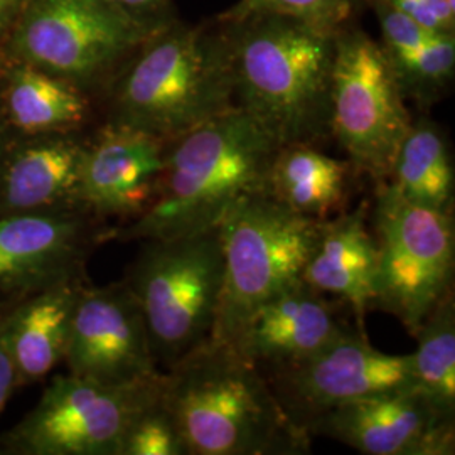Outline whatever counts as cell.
I'll return each instance as SVG.
<instances>
[{"label": "cell", "mask_w": 455, "mask_h": 455, "mask_svg": "<svg viewBox=\"0 0 455 455\" xmlns=\"http://www.w3.org/2000/svg\"><path fill=\"white\" fill-rule=\"evenodd\" d=\"M152 204L116 240L144 242L203 233L218 228L243 197L268 191L280 146L235 107L171 140Z\"/></svg>", "instance_id": "6da1fadb"}, {"label": "cell", "mask_w": 455, "mask_h": 455, "mask_svg": "<svg viewBox=\"0 0 455 455\" xmlns=\"http://www.w3.org/2000/svg\"><path fill=\"white\" fill-rule=\"evenodd\" d=\"M163 403L188 455H302L310 440L265 374L229 342L206 339L164 371Z\"/></svg>", "instance_id": "7a4b0ae2"}, {"label": "cell", "mask_w": 455, "mask_h": 455, "mask_svg": "<svg viewBox=\"0 0 455 455\" xmlns=\"http://www.w3.org/2000/svg\"><path fill=\"white\" fill-rule=\"evenodd\" d=\"M233 49L236 107L280 147L331 135V90L339 33L293 17L223 22Z\"/></svg>", "instance_id": "3957f363"}, {"label": "cell", "mask_w": 455, "mask_h": 455, "mask_svg": "<svg viewBox=\"0 0 455 455\" xmlns=\"http://www.w3.org/2000/svg\"><path fill=\"white\" fill-rule=\"evenodd\" d=\"M172 22L150 36L118 78L110 124L171 142L236 107L227 24Z\"/></svg>", "instance_id": "277c9868"}, {"label": "cell", "mask_w": 455, "mask_h": 455, "mask_svg": "<svg viewBox=\"0 0 455 455\" xmlns=\"http://www.w3.org/2000/svg\"><path fill=\"white\" fill-rule=\"evenodd\" d=\"M321 225L268 191L235 204L220 225L225 274L212 339L235 344L261 304L302 280Z\"/></svg>", "instance_id": "5b68a950"}, {"label": "cell", "mask_w": 455, "mask_h": 455, "mask_svg": "<svg viewBox=\"0 0 455 455\" xmlns=\"http://www.w3.org/2000/svg\"><path fill=\"white\" fill-rule=\"evenodd\" d=\"M125 282L146 317L161 371L210 339L223 291L220 227L144 240Z\"/></svg>", "instance_id": "8992f818"}, {"label": "cell", "mask_w": 455, "mask_h": 455, "mask_svg": "<svg viewBox=\"0 0 455 455\" xmlns=\"http://www.w3.org/2000/svg\"><path fill=\"white\" fill-rule=\"evenodd\" d=\"M378 274L374 307L396 317L411 336L452 292L455 229L452 212L417 206L390 180L374 203Z\"/></svg>", "instance_id": "52a82bcc"}, {"label": "cell", "mask_w": 455, "mask_h": 455, "mask_svg": "<svg viewBox=\"0 0 455 455\" xmlns=\"http://www.w3.org/2000/svg\"><path fill=\"white\" fill-rule=\"evenodd\" d=\"M164 371L133 385L58 374L20 422L0 437V454L124 455L132 425L163 393Z\"/></svg>", "instance_id": "ba28073f"}, {"label": "cell", "mask_w": 455, "mask_h": 455, "mask_svg": "<svg viewBox=\"0 0 455 455\" xmlns=\"http://www.w3.org/2000/svg\"><path fill=\"white\" fill-rule=\"evenodd\" d=\"M411 127L407 100L381 44L358 29L338 36L331 90V135L363 174L390 180Z\"/></svg>", "instance_id": "9c48e42d"}, {"label": "cell", "mask_w": 455, "mask_h": 455, "mask_svg": "<svg viewBox=\"0 0 455 455\" xmlns=\"http://www.w3.org/2000/svg\"><path fill=\"white\" fill-rule=\"evenodd\" d=\"M154 36L107 0H26L9 41L14 61L83 90Z\"/></svg>", "instance_id": "30bf717a"}, {"label": "cell", "mask_w": 455, "mask_h": 455, "mask_svg": "<svg viewBox=\"0 0 455 455\" xmlns=\"http://www.w3.org/2000/svg\"><path fill=\"white\" fill-rule=\"evenodd\" d=\"M261 373L287 417L307 435L312 425L334 408L413 388L411 356L376 349L358 325L309 358Z\"/></svg>", "instance_id": "8fae6325"}, {"label": "cell", "mask_w": 455, "mask_h": 455, "mask_svg": "<svg viewBox=\"0 0 455 455\" xmlns=\"http://www.w3.org/2000/svg\"><path fill=\"white\" fill-rule=\"evenodd\" d=\"M63 363L68 373L103 385L144 383L163 373L146 317L129 283L80 289Z\"/></svg>", "instance_id": "7c38bea8"}, {"label": "cell", "mask_w": 455, "mask_h": 455, "mask_svg": "<svg viewBox=\"0 0 455 455\" xmlns=\"http://www.w3.org/2000/svg\"><path fill=\"white\" fill-rule=\"evenodd\" d=\"M95 221L82 208L0 216V292L22 299L82 280Z\"/></svg>", "instance_id": "4fadbf2b"}, {"label": "cell", "mask_w": 455, "mask_h": 455, "mask_svg": "<svg viewBox=\"0 0 455 455\" xmlns=\"http://www.w3.org/2000/svg\"><path fill=\"white\" fill-rule=\"evenodd\" d=\"M366 455H452L455 419L415 388L381 393L334 408L310 428Z\"/></svg>", "instance_id": "5bb4252c"}, {"label": "cell", "mask_w": 455, "mask_h": 455, "mask_svg": "<svg viewBox=\"0 0 455 455\" xmlns=\"http://www.w3.org/2000/svg\"><path fill=\"white\" fill-rule=\"evenodd\" d=\"M165 140L108 124L84 146L78 204L95 220L133 221L156 199L163 176Z\"/></svg>", "instance_id": "9a60e30c"}, {"label": "cell", "mask_w": 455, "mask_h": 455, "mask_svg": "<svg viewBox=\"0 0 455 455\" xmlns=\"http://www.w3.org/2000/svg\"><path fill=\"white\" fill-rule=\"evenodd\" d=\"M344 309H349L344 302L327 300L302 278L261 304L233 346L260 371L280 368L309 358L356 327L346 321Z\"/></svg>", "instance_id": "2e32d148"}, {"label": "cell", "mask_w": 455, "mask_h": 455, "mask_svg": "<svg viewBox=\"0 0 455 455\" xmlns=\"http://www.w3.org/2000/svg\"><path fill=\"white\" fill-rule=\"evenodd\" d=\"M84 144L69 133L20 135L0 146V216L80 208Z\"/></svg>", "instance_id": "e0dca14e"}, {"label": "cell", "mask_w": 455, "mask_h": 455, "mask_svg": "<svg viewBox=\"0 0 455 455\" xmlns=\"http://www.w3.org/2000/svg\"><path fill=\"white\" fill-rule=\"evenodd\" d=\"M378 243L363 208L323 220L321 233L304 270V282L344 302L364 329V315L374 307Z\"/></svg>", "instance_id": "ac0fdd59"}, {"label": "cell", "mask_w": 455, "mask_h": 455, "mask_svg": "<svg viewBox=\"0 0 455 455\" xmlns=\"http://www.w3.org/2000/svg\"><path fill=\"white\" fill-rule=\"evenodd\" d=\"M83 280H71L17 299L7 312L5 332L17 388L43 381L63 363L73 310Z\"/></svg>", "instance_id": "d6986e66"}, {"label": "cell", "mask_w": 455, "mask_h": 455, "mask_svg": "<svg viewBox=\"0 0 455 455\" xmlns=\"http://www.w3.org/2000/svg\"><path fill=\"white\" fill-rule=\"evenodd\" d=\"M5 127L19 135L71 133L90 112L82 90L36 66L14 61L0 83Z\"/></svg>", "instance_id": "ffe728a7"}, {"label": "cell", "mask_w": 455, "mask_h": 455, "mask_svg": "<svg viewBox=\"0 0 455 455\" xmlns=\"http://www.w3.org/2000/svg\"><path fill=\"white\" fill-rule=\"evenodd\" d=\"M349 163L334 159L310 144L278 148L270 169L268 193L292 212L327 220L347 193Z\"/></svg>", "instance_id": "44dd1931"}, {"label": "cell", "mask_w": 455, "mask_h": 455, "mask_svg": "<svg viewBox=\"0 0 455 455\" xmlns=\"http://www.w3.org/2000/svg\"><path fill=\"white\" fill-rule=\"evenodd\" d=\"M390 182L417 206L452 212L454 165L447 140L434 122H411L398 150Z\"/></svg>", "instance_id": "7402d4cb"}, {"label": "cell", "mask_w": 455, "mask_h": 455, "mask_svg": "<svg viewBox=\"0 0 455 455\" xmlns=\"http://www.w3.org/2000/svg\"><path fill=\"white\" fill-rule=\"evenodd\" d=\"M411 353L413 388L443 415L455 419V302L447 293L415 334Z\"/></svg>", "instance_id": "603a6c76"}, {"label": "cell", "mask_w": 455, "mask_h": 455, "mask_svg": "<svg viewBox=\"0 0 455 455\" xmlns=\"http://www.w3.org/2000/svg\"><path fill=\"white\" fill-rule=\"evenodd\" d=\"M387 56L403 97L419 105L434 103L454 78V34H439L420 48Z\"/></svg>", "instance_id": "cb8c5ba5"}, {"label": "cell", "mask_w": 455, "mask_h": 455, "mask_svg": "<svg viewBox=\"0 0 455 455\" xmlns=\"http://www.w3.org/2000/svg\"><path fill=\"white\" fill-rule=\"evenodd\" d=\"M359 0H238L218 22H240L261 14L293 17L319 29L341 33L353 17Z\"/></svg>", "instance_id": "d4e9b609"}, {"label": "cell", "mask_w": 455, "mask_h": 455, "mask_svg": "<svg viewBox=\"0 0 455 455\" xmlns=\"http://www.w3.org/2000/svg\"><path fill=\"white\" fill-rule=\"evenodd\" d=\"M124 455H188L178 425L163 398L147 408L132 425Z\"/></svg>", "instance_id": "484cf974"}, {"label": "cell", "mask_w": 455, "mask_h": 455, "mask_svg": "<svg viewBox=\"0 0 455 455\" xmlns=\"http://www.w3.org/2000/svg\"><path fill=\"white\" fill-rule=\"evenodd\" d=\"M373 9L383 34L381 46L387 52H402L420 48L435 36H439L396 11L387 0H373Z\"/></svg>", "instance_id": "4316f807"}, {"label": "cell", "mask_w": 455, "mask_h": 455, "mask_svg": "<svg viewBox=\"0 0 455 455\" xmlns=\"http://www.w3.org/2000/svg\"><path fill=\"white\" fill-rule=\"evenodd\" d=\"M396 11L425 29L437 34H454V0H387Z\"/></svg>", "instance_id": "83f0119b"}, {"label": "cell", "mask_w": 455, "mask_h": 455, "mask_svg": "<svg viewBox=\"0 0 455 455\" xmlns=\"http://www.w3.org/2000/svg\"><path fill=\"white\" fill-rule=\"evenodd\" d=\"M115 9L131 17L147 31L152 34L163 31L164 28L171 26L172 17V4L171 0H107Z\"/></svg>", "instance_id": "f1b7e54d"}, {"label": "cell", "mask_w": 455, "mask_h": 455, "mask_svg": "<svg viewBox=\"0 0 455 455\" xmlns=\"http://www.w3.org/2000/svg\"><path fill=\"white\" fill-rule=\"evenodd\" d=\"M9 307L0 306V415L11 396L17 390L16 370L11 358L9 344H7V332H5V321H7Z\"/></svg>", "instance_id": "f546056e"}, {"label": "cell", "mask_w": 455, "mask_h": 455, "mask_svg": "<svg viewBox=\"0 0 455 455\" xmlns=\"http://www.w3.org/2000/svg\"><path fill=\"white\" fill-rule=\"evenodd\" d=\"M26 0H0V37L12 29Z\"/></svg>", "instance_id": "4dcf8cb0"}, {"label": "cell", "mask_w": 455, "mask_h": 455, "mask_svg": "<svg viewBox=\"0 0 455 455\" xmlns=\"http://www.w3.org/2000/svg\"><path fill=\"white\" fill-rule=\"evenodd\" d=\"M4 140H5V122L2 116V110H0V146L4 144Z\"/></svg>", "instance_id": "1f68e13d"}]
</instances>
